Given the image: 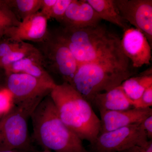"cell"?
I'll use <instances>...</instances> for the list:
<instances>
[{"mask_svg":"<svg viewBox=\"0 0 152 152\" xmlns=\"http://www.w3.org/2000/svg\"><path fill=\"white\" fill-rule=\"evenodd\" d=\"M53 32L69 48L79 65L110 63L130 66L122 48L121 39L103 26L83 28L61 26Z\"/></svg>","mask_w":152,"mask_h":152,"instance_id":"cell-1","label":"cell"},{"mask_svg":"<svg viewBox=\"0 0 152 152\" xmlns=\"http://www.w3.org/2000/svg\"><path fill=\"white\" fill-rule=\"evenodd\" d=\"M33 140L43 150L53 152H89L83 141L61 119L50 95L31 116Z\"/></svg>","mask_w":152,"mask_h":152,"instance_id":"cell-2","label":"cell"},{"mask_svg":"<svg viewBox=\"0 0 152 152\" xmlns=\"http://www.w3.org/2000/svg\"><path fill=\"white\" fill-rule=\"evenodd\" d=\"M50 96L63 122L82 141L93 143L100 133V120L89 102L66 82L57 84Z\"/></svg>","mask_w":152,"mask_h":152,"instance_id":"cell-3","label":"cell"},{"mask_svg":"<svg viewBox=\"0 0 152 152\" xmlns=\"http://www.w3.org/2000/svg\"><path fill=\"white\" fill-rule=\"evenodd\" d=\"M134 72L128 66L110 63L79 64L71 85L90 103L97 94L121 86L132 77Z\"/></svg>","mask_w":152,"mask_h":152,"instance_id":"cell-4","label":"cell"},{"mask_svg":"<svg viewBox=\"0 0 152 152\" xmlns=\"http://www.w3.org/2000/svg\"><path fill=\"white\" fill-rule=\"evenodd\" d=\"M42 100L16 104L0 118V151L18 150L36 152L29 135L28 120Z\"/></svg>","mask_w":152,"mask_h":152,"instance_id":"cell-5","label":"cell"},{"mask_svg":"<svg viewBox=\"0 0 152 152\" xmlns=\"http://www.w3.org/2000/svg\"><path fill=\"white\" fill-rule=\"evenodd\" d=\"M37 43L45 67H48L51 71L61 76L64 82L71 85L79 64L69 48L53 31H49L45 39Z\"/></svg>","mask_w":152,"mask_h":152,"instance_id":"cell-6","label":"cell"},{"mask_svg":"<svg viewBox=\"0 0 152 152\" xmlns=\"http://www.w3.org/2000/svg\"><path fill=\"white\" fill-rule=\"evenodd\" d=\"M141 123L133 124L99 134L90 144L91 152H120L134 146L142 145L148 141Z\"/></svg>","mask_w":152,"mask_h":152,"instance_id":"cell-7","label":"cell"},{"mask_svg":"<svg viewBox=\"0 0 152 152\" xmlns=\"http://www.w3.org/2000/svg\"><path fill=\"white\" fill-rule=\"evenodd\" d=\"M6 76L5 87L12 96L14 104L43 99L57 85L26 74L12 73Z\"/></svg>","mask_w":152,"mask_h":152,"instance_id":"cell-8","label":"cell"},{"mask_svg":"<svg viewBox=\"0 0 152 152\" xmlns=\"http://www.w3.org/2000/svg\"><path fill=\"white\" fill-rule=\"evenodd\" d=\"M122 18L145 35L152 47V0H113Z\"/></svg>","mask_w":152,"mask_h":152,"instance_id":"cell-9","label":"cell"},{"mask_svg":"<svg viewBox=\"0 0 152 152\" xmlns=\"http://www.w3.org/2000/svg\"><path fill=\"white\" fill-rule=\"evenodd\" d=\"M122 48L133 67L149 65L152 59L151 46L145 35L135 28L124 31L121 39Z\"/></svg>","mask_w":152,"mask_h":152,"instance_id":"cell-10","label":"cell"},{"mask_svg":"<svg viewBox=\"0 0 152 152\" xmlns=\"http://www.w3.org/2000/svg\"><path fill=\"white\" fill-rule=\"evenodd\" d=\"M48 21L40 12H38L21 21L18 26L9 30L4 37L16 42H39L48 34Z\"/></svg>","mask_w":152,"mask_h":152,"instance_id":"cell-11","label":"cell"},{"mask_svg":"<svg viewBox=\"0 0 152 152\" xmlns=\"http://www.w3.org/2000/svg\"><path fill=\"white\" fill-rule=\"evenodd\" d=\"M100 114V134L133 124L142 123L148 117L152 115V110L151 108H133L125 110L101 112Z\"/></svg>","mask_w":152,"mask_h":152,"instance_id":"cell-12","label":"cell"},{"mask_svg":"<svg viewBox=\"0 0 152 152\" xmlns=\"http://www.w3.org/2000/svg\"><path fill=\"white\" fill-rule=\"evenodd\" d=\"M101 20L86 0H72L60 23L64 27L83 28L97 26Z\"/></svg>","mask_w":152,"mask_h":152,"instance_id":"cell-13","label":"cell"},{"mask_svg":"<svg viewBox=\"0 0 152 152\" xmlns=\"http://www.w3.org/2000/svg\"><path fill=\"white\" fill-rule=\"evenodd\" d=\"M92 103L99 113L125 110L134 108L133 101L126 94L121 85L108 91L96 95Z\"/></svg>","mask_w":152,"mask_h":152,"instance_id":"cell-14","label":"cell"},{"mask_svg":"<svg viewBox=\"0 0 152 152\" xmlns=\"http://www.w3.org/2000/svg\"><path fill=\"white\" fill-rule=\"evenodd\" d=\"M6 75L10 73H23L55 83L54 80L45 69L42 56L25 58L4 69Z\"/></svg>","mask_w":152,"mask_h":152,"instance_id":"cell-15","label":"cell"},{"mask_svg":"<svg viewBox=\"0 0 152 152\" xmlns=\"http://www.w3.org/2000/svg\"><path fill=\"white\" fill-rule=\"evenodd\" d=\"M124 91L132 101L138 99L147 89L152 86V67L141 73L139 75L132 77L121 85Z\"/></svg>","mask_w":152,"mask_h":152,"instance_id":"cell-16","label":"cell"},{"mask_svg":"<svg viewBox=\"0 0 152 152\" xmlns=\"http://www.w3.org/2000/svg\"><path fill=\"white\" fill-rule=\"evenodd\" d=\"M100 17L121 28L124 31L130 28L120 16L114 5L113 0H86Z\"/></svg>","mask_w":152,"mask_h":152,"instance_id":"cell-17","label":"cell"},{"mask_svg":"<svg viewBox=\"0 0 152 152\" xmlns=\"http://www.w3.org/2000/svg\"><path fill=\"white\" fill-rule=\"evenodd\" d=\"M10 8L20 21L41 10L42 0H7Z\"/></svg>","mask_w":152,"mask_h":152,"instance_id":"cell-18","label":"cell"},{"mask_svg":"<svg viewBox=\"0 0 152 152\" xmlns=\"http://www.w3.org/2000/svg\"><path fill=\"white\" fill-rule=\"evenodd\" d=\"M41 56L40 52L37 47L32 44L23 42L19 48L0 59V69H4L12 64L25 58Z\"/></svg>","mask_w":152,"mask_h":152,"instance_id":"cell-19","label":"cell"},{"mask_svg":"<svg viewBox=\"0 0 152 152\" xmlns=\"http://www.w3.org/2000/svg\"><path fill=\"white\" fill-rule=\"evenodd\" d=\"M20 22L10 8L7 0H0V39L4 37L9 30L18 26Z\"/></svg>","mask_w":152,"mask_h":152,"instance_id":"cell-20","label":"cell"},{"mask_svg":"<svg viewBox=\"0 0 152 152\" xmlns=\"http://www.w3.org/2000/svg\"><path fill=\"white\" fill-rule=\"evenodd\" d=\"M15 105L12 96L6 88L0 90V118Z\"/></svg>","mask_w":152,"mask_h":152,"instance_id":"cell-21","label":"cell"},{"mask_svg":"<svg viewBox=\"0 0 152 152\" xmlns=\"http://www.w3.org/2000/svg\"><path fill=\"white\" fill-rule=\"evenodd\" d=\"M72 1V0H56L52 9L50 18L54 19L60 23Z\"/></svg>","mask_w":152,"mask_h":152,"instance_id":"cell-22","label":"cell"},{"mask_svg":"<svg viewBox=\"0 0 152 152\" xmlns=\"http://www.w3.org/2000/svg\"><path fill=\"white\" fill-rule=\"evenodd\" d=\"M23 42H16L4 38L0 39V59L19 48Z\"/></svg>","mask_w":152,"mask_h":152,"instance_id":"cell-23","label":"cell"},{"mask_svg":"<svg viewBox=\"0 0 152 152\" xmlns=\"http://www.w3.org/2000/svg\"><path fill=\"white\" fill-rule=\"evenodd\" d=\"M152 106V86L145 91L141 96L133 101V107L137 109L151 108Z\"/></svg>","mask_w":152,"mask_h":152,"instance_id":"cell-24","label":"cell"},{"mask_svg":"<svg viewBox=\"0 0 152 152\" xmlns=\"http://www.w3.org/2000/svg\"><path fill=\"white\" fill-rule=\"evenodd\" d=\"M56 1V0H42L40 12L48 20L50 19L52 9Z\"/></svg>","mask_w":152,"mask_h":152,"instance_id":"cell-25","label":"cell"},{"mask_svg":"<svg viewBox=\"0 0 152 152\" xmlns=\"http://www.w3.org/2000/svg\"><path fill=\"white\" fill-rule=\"evenodd\" d=\"M120 152H152V140L142 145H134Z\"/></svg>","mask_w":152,"mask_h":152,"instance_id":"cell-26","label":"cell"},{"mask_svg":"<svg viewBox=\"0 0 152 152\" xmlns=\"http://www.w3.org/2000/svg\"><path fill=\"white\" fill-rule=\"evenodd\" d=\"M142 127L145 132L148 139L152 138V115L147 118L141 123Z\"/></svg>","mask_w":152,"mask_h":152,"instance_id":"cell-27","label":"cell"},{"mask_svg":"<svg viewBox=\"0 0 152 152\" xmlns=\"http://www.w3.org/2000/svg\"><path fill=\"white\" fill-rule=\"evenodd\" d=\"M6 74L4 71L2 69H0V90L6 88Z\"/></svg>","mask_w":152,"mask_h":152,"instance_id":"cell-28","label":"cell"},{"mask_svg":"<svg viewBox=\"0 0 152 152\" xmlns=\"http://www.w3.org/2000/svg\"><path fill=\"white\" fill-rule=\"evenodd\" d=\"M0 152H26L24 151H20L18 150H2L0 151Z\"/></svg>","mask_w":152,"mask_h":152,"instance_id":"cell-29","label":"cell"},{"mask_svg":"<svg viewBox=\"0 0 152 152\" xmlns=\"http://www.w3.org/2000/svg\"><path fill=\"white\" fill-rule=\"evenodd\" d=\"M36 152H53L51 151H48V150H43V151H42Z\"/></svg>","mask_w":152,"mask_h":152,"instance_id":"cell-30","label":"cell"}]
</instances>
